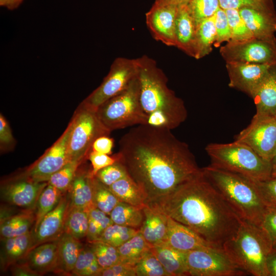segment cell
Listing matches in <instances>:
<instances>
[{
  "instance_id": "31",
  "label": "cell",
  "mask_w": 276,
  "mask_h": 276,
  "mask_svg": "<svg viewBox=\"0 0 276 276\" xmlns=\"http://www.w3.org/2000/svg\"><path fill=\"white\" fill-rule=\"evenodd\" d=\"M35 222L32 211L15 215L3 219L1 222V239L15 237L27 234Z\"/></svg>"
},
{
  "instance_id": "5",
  "label": "cell",
  "mask_w": 276,
  "mask_h": 276,
  "mask_svg": "<svg viewBox=\"0 0 276 276\" xmlns=\"http://www.w3.org/2000/svg\"><path fill=\"white\" fill-rule=\"evenodd\" d=\"M222 248L241 269L255 276H268L266 259L272 249L270 240L260 227L242 220L236 233Z\"/></svg>"
},
{
  "instance_id": "16",
  "label": "cell",
  "mask_w": 276,
  "mask_h": 276,
  "mask_svg": "<svg viewBox=\"0 0 276 276\" xmlns=\"http://www.w3.org/2000/svg\"><path fill=\"white\" fill-rule=\"evenodd\" d=\"M271 64L227 63L228 86L254 98Z\"/></svg>"
},
{
  "instance_id": "43",
  "label": "cell",
  "mask_w": 276,
  "mask_h": 276,
  "mask_svg": "<svg viewBox=\"0 0 276 276\" xmlns=\"http://www.w3.org/2000/svg\"><path fill=\"white\" fill-rule=\"evenodd\" d=\"M196 26L214 15L220 8L219 0H190L188 4Z\"/></svg>"
},
{
  "instance_id": "45",
  "label": "cell",
  "mask_w": 276,
  "mask_h": 276,
  "mask_svg": "<svg viewBox=\"0 0 276 276\" xmlns=\"http://www.w3.org/2000/svg\"><path fill=\"white\" fill-rule=\"evenodd\" d=\"M216 38L214 43L218 48L224 42H228L231 39V32L225 11L220 7L214 15Z\"/></svg>"
},
{
  "instance_id": "35",
  "label": "cell",
  "mask_w": 276,
  "mask_h": 276,
  "mask_svg": "<svg viewBox=\"0 0 276 276\" xmlns=\"http://www.w3.org/2000/svg\"><path fill=\"white\" fill-rule=\"evenodd\" d=\"M93 201L95 208L108 215L119 202L108 187L95 176L93 179Z\"/></svg>"
},
{
  "instance_id": "11",
  "label": "cell",
  "mask_w": 276,
  "mask_h": 276,
  "mask_svg": "<svg viewBox=\"0 0 276 276\" xmlns=\"http://www.w3.org/2000/svg\"><path fill=\"white\" fill-rule=\"evenodd\" d=\"M73 124L72 118L62 135L37 160L12 177L38 182H48L51 175L69 162L67 151Z\"/></svg>"
},
{
  "instance_id": "50",
  "label": "cell",
  "mask_w": 276,
  "mask_h": 276,
  "mask_svg": "<svg viewBox=\"0 0 276 276\" xmlns=\"http://www.w3.org/2000/svg\"><path fill=\"white\" fill-rule=\"evenodd\" d=\"M254 181L265 203L276 204V178Z\"/></svg>"
},
{
  "instance_id": "7",
  "label": "cell",
  "mask_w": 276,
  "mask_h": 276,
  "mask_svg": "<svg viewBox=\"0 0 276 276\" xmlns=\"http://www.w3.org/2000/svg\"><path fill=\"white\" fill-rule=\"evenodd\" d=\"M96 113L103 125L110 132L147 124V117L140 102L138 76L124 90L99 106Z\"/></svg>"
},
{
  "instance_id": "53",
  "label": "cell",
  "mask_w": 276,
  "mask_h": 276,
  "mask_svg": "<svg viewBox=\"0 0 276 276\" xmlns=\"http://www.w3.org/2000/svg\"><path fill=\"white\" fill-rule=\"evenodd\" d=\"M11 271L14 275L18 276H36L39 275L36 272L31 269L26 263L23 264H14L12 265Z\"/></svg>"
},
{
  "instance_id": "51",
  "label": "cell",
  "mask_w": 276,
  "mask_h": 276,
  "mask_svg": "<svg viewBox=\"0 0 276 276\" xmlns=\"http://www.w3.org/2000/svg\"><path fill=\"white\" fill-rule=\"evenodd\" d=\"M99 276H136L134 266L119 263L110 267L102 268Z\"/></svg>"
},
{
  "instance_id": "32",
  "label": "cell",
  "mask_w": 276,
  "mask_h": 276,
  "mask_svg": "<svg viewBox=\"0 0 276 276\" xmlns=\"http://www.w3.org/2000/svg\"><path fill=\"white\" fill-rule=\"evenodd\" d=\"M152 247L139 232L117 248L121 263L134 266L143 255Z\"/></svg>"
},
{
  "instance_id": "8",
  "label": "cell",
  "mask_w": 276,
  "mask_h": 276,
  "mask_svg": "<svg viewBox=\"0 0 276 276\" xmlns=\"http://www.w3.org/2000/svg\"><path fill=\"white\" fill-rule=\"evenodd\" d=\"M72 119L74 124L68 147V159L69 162L82 164L88 159L95 140L100 136L109 135L110 131L101 123L96 110L82 102Z\"/></svg>"
},
{
  "instance_id": "41",
  "label": "cell",
  "mask_w": 276,
  "mask_h": 276,
  "mask_svg": "<svg viewBox=\"0 0 276 276\" xmlns=\"http://www.w3.org/2000/svg\"><path fill=\"white\" fill-rule=\"evenodd\" d=\"M225 11L231 30V41H244L254 38L238 10L227 9Z\"/></svg>"
},
{
  "instance_id": "17",
  "label": "cell",
  "mask_w": 276,
  "mask_h": 276,
  "mask_svg": "<svg viewBox=\"0 0 276 276\" xmlns=\"http://www.w3.org/2000/svg\"><path fill=\"white\" fill-rule=\"evenodd\" d=\"M70 203V200L67 197L63 195L56 206L47 214L36 228L32 231V248L42 243L56 240L62 235Z\"/></svg>"
},
{
  "instance_id": "39",
  "label": "cell",
  "mask_w": 276,
  "mask_h": 276,
  "mask_svg": "<svg viewBox=\"0 0 276 276\" xmlns=\"http://www.w3.org/2000/svg\"><path fill=\"white\" fill-rule=\"evenodd\" d=\"M89 243L98 263L102 268L121 263L120 256L117 247L100 240Z\"/></svg>"
},
{
  "instance_id": "52",
  "label": "cell",
  "mask_w": 276,
  "mask_h": 276,
  "mask_svg": "<svg viewBox=\"0 0 276 276\" xmlns=\"http://www.w3.org/2000/svg\"><path fill=\"white\" fill-rule=\"evenodd\" d=\"M109 135H103L97 138L94 142L92 150L100 153L111 155L113 147L114 140Z\"/></svg>"
},
{
  "instance_id": "9",
  "label": "cell",
  "mask_w": 276,
  "mask_h": 276,
  "mask_svg": "<svg viewBox=\"0 0 276 276\" xmlns=\"http://www.w3.org/2000/svg\"><path fill=\"white\" fill-rule=\"evenodd\" d=\"M137 59L116 58L101 84L82 102L96 110L102 104L124 90L138 74Z\"/></svg>"
},
{
  "instance_id": "34",
  "label": "cell",
  "mask_w": 276,
  "mask_h": 276,
  "mask_svg": "<svg viewBox=\"0 0 276 276\" xmlns=\"http://www.w3.org/2000/svg\"><path fill=\"white\" fill-rule=\"evenodd\" d=\"M63 193L53 186L48 184L40 193L35 208V230L43 218L53 210L60 201Z\"/></svg>"
},
{
  "instance_id": "42",
  "label": "cell",
  "mask_w": 276,
  "mask_h": 276,
  "mask_svg": "<svg viewBox=\"0 0 276 276\" xmlns=\"http://www.w3.org/2000/svg\"><path fill=\"white\" fill-rule=\"evenodd\" d=\"M81 164L68 162L59 171L54 173L48 181L57 189L65 192L69 190L77 170Z\"/></svg>"
},
{
  "instance_id": "10",
  "label": "cell",
  "mask_w": 276,
  "mask_h": 276,
  "mask_svg": "<svg viewBox=\"0 0 276 276\" xmlns=\"http://www.w3.org/2000/svg\"><path fill=\"white\" fill-rule=\"evenodd\" d=\"M189 275L239 276L247 273L239 268L223 248L207 247L186 252Z\"/></svg>"
},
{
  "instance_id": "48",
  "label": "cell",
  "mask_w": 276,
  "mask_h": 276,
  "mask_svg": "<svg viewBox=\"0 0 276 276\" xmlns=\"http://www.w3.org/2000/svg\"><path fill=\"white\" fill-rule=\"evenodd\" d=\"M16 141L13 137L10 126L3 114H0V151L4 153L12 150Z\"/></svg>"
},
{
  "instance_id": "54",
  "label": "cell",
  "mask_w": 276,
  "mask_h": 276,
  "mask_svg": "<svg viewBox=\"0 0 276 276\" xmlns=\"http://www.w3.org/2000/svg\"><path fill=\"white\" fill-rule=\"evenodd\" d=\"M268 276H276V249H272L266 259Z\"/></svg>"
},
{
  "instance_id": "28",
  "label": "cell",
  "mask_w": 276,
  "mask_h": 276,
  "mask_svg": "<svg viewBox=\"0 0 276 276\" xmlns=\"http://www.w3.org/2000/svg\"><path fill=\"white\" fill-rule=\"evenodd\" d=\"M119 201L143 208L144 195L138 185L127 175L108 187Z\"/></svg>"
},
{
  "instance_id": "33",
  "label": "cell",
  "mask_w": 276,
  "mask_h": 276,
  "mask_svg": "<svg viewBox=\"0 0 276 276\" xmlns=\"http://www.w3.org/2000/svg\"><path fill=\"white\" fill-rule=\"evenodd\" d=\"M88 221L87 211L81 208L69 206L64 222V233L78 240L86 237Z\"/></svg>"
},
{
  "instance_id": "4",
  "label": "cell",
  "mask_w": 276,
  "mask_h": 276,
  "mask_svg": "<svg viewBox=\"0 0 276 276\" xmlns=\"http://www.w3.org/2000/svg\"><path fill=\"white\" fill-rule=\"evenodd\" d=\"M202 170L241 220L261 226L266 203L254 180L210 165Z\"/></svg>"
},
{
  "instance_id": "14",
  "label": "cell",
  "mask_w": 276,
  "mask_h": 276,
  "mask_svg": "<svg viewBox=\"0 0 276 276\" xmlns=\"http://www.w3.org/2000/svg\"><path fill=\"white\" fill-rule=\"evenodd\" d=\"M178 7L155 0L146 14V24L153 37L168 46L176 45L175 20Z\"/></svg>"
},
{
  "instance_id": "20",
  "label": "cell",
  "mask_w": 276,
  "mask_h": 276,
  "mask_svg": "<svg viewBox=\"0 0 276 276\" xmlns=\"http://www.w3.org/2000/svg\"><path fill=\"white\" fill-rule=\"evenodd\" d=\"M252 99L256 109L254 117H276V62L271 64Z\"/></svg>"
},
{
  "instance_id": "26",
  "label": "cell",
  "mask_w": 276,
  "mask_h": 276,
  "mask_svg": "<svg viewBox=\"0 0 276 276\" xmlns=\"http://www.w3.org/2000/svg\"><path fill=\"white\" fill-rule=\"evenodd\" d=\"M151 250L169 276L189 275L186 252L176 250L165 243L153 246Z\"/></svg>"
},
{
  "instance_id": "56",
  "label": "cell",
  "mask_w": 276,
  "mask_h": 276,
  "mask_svg": "<svg viewBox=\"0 0 276 276\" xmlns=\"http://www.w3.org/2000/svg\"><path fill=\"white\" fill-rule=\"evenodd\" d=\"M160 2L167 3H170L176 5L177 6L184 5V4H188L190 0H157Z\"/></svg>"
},
{
  "instance_id": "12",
  "label": "cell",
  "mask_w": 276,
  "mask_h": 276,
  "mask_svg": "<svg viewBox=\"0 0 276 276\" xmlns=\"http://www.w3.org/2000/svg\"><path fill=\"white\" fill-rule=\"evenodd\" d=\"M220 53L226 63L272 64L276 62V38L230 40L220 47Z\"/></svg>"
},
{
  "instance_id": "44",
  "label": "cell",
  "mask_w": 276,
  "mask_h": 276,
  "mask_svg": "<svg viewBox=\"0 0 276 276\" xmlns=\"http://www.w3.org/2000/svg\"><path fill=\"white\" fill-rule=\"evenodd\" d=\"M127 175L125 167L118 161L101 169L95 176L102 183L109 187Z\"/></svg>"
},
{
  "instance_id": "38",
  "label": "cell",
  "mask_w": 276,
  "mask_h": 276,
  "mask_svg": "<svg viewBox=\"0 0 276 276\" xmlns=\"http://www.w3.org/2000/svg\"><path fill=\"white\" fill-rule=\"evenodd\" d=\"M88 228L86 236L88 242L98 240L105 229L113 223L109 215L96 208L88 212Z\"/></svg>"
},
{
  "instance_id": "55",
  "label": "cell",
  "mask_w": 276,
  "mask_h": 276,
  "mask_svg": "<svg viewBox=\"0 0 276 276\" xmlns=\"http://www.w3.org/2000/svg\"><path fill=\"white\" fill-rule=\"evenodd\" d=\"M23 1L24 0H0V6L13 10L18 8Z\"/></svg>"
},
{
  "instance_id": "49",
  "label": "cell",
  "mask_w": 276,
  "mask_h": 276,
  "mask_svg": "<svg viewBox=\"0 0 276 276\" xmlns=\"http://www.w3.org/2000/svg\"><path fill=\"white\" fill-rule=\"evenodd\" d=\"M120 156L118 153L112 155L103 154L91 151L88 159L91 163V172L93 176L101 169L118 162Z\"/></svg>"
},
{
  "instance_id": "21",
  "label": "cell",
  "mask_w": 276,
  "mask_h": 276,
  "mask_svg": "<svg viewBox=\"0 0 276 276\" xmlns=\"http://www.w3.org/2000/svg\"><path fill=\"white\" fill-rule=\"evenodd\" d=\"M144 219L140 232L151 246L165 243L168 216L158 209L146 205L143 208Z\"/></svg>"
},
{
  "instance_id": "57",
  "label": "cell",
  "mask_w": 276,
  "mask_h": 276,
  "mask_svg": "<svg viewBox=\"0 0 276 276\" xmlns=\"http://www.w3.org/2000/svg\"><path fill=\"white\" fill-rule=\"evenodd\" d=\"M271 178H276V153L271 161Z\"/></svg>"
},
{
  "instance_id": "29",
  "label": "cell",
  "mask_w": 276,
  "mask_h": 276,
  "mask_svg": "<svg viewBox=\"0 0 276 276\" xmlns=\"http://www.w3.org/2000/svg\"><path fill=\"white\" fill-rule=\"evenodd\" d=\"M216 38V31L213 15L203 20L196 26L194 58L199 59L209 55L213 50L212 45H214Z\"/></svg>"
},
{
  "instance_id": "23",
  "label": "cell",
  "mask_w": 276,
  "mask_h": 276,
  "mask_svg": "<svg viewBox=\"0 0 276 276\" xmlns=\"http://www.w3.org/2000/svg\"><path fill=\"white\" fill-rule=\"evenodd\" d=\"M196 26L188 4L178 6L175 20L176 45L194 57Z\"/></svg>"
},
{
  "instance_id": "3",
  "label": "cell",
  "mask_w": 276,
  "mask_h": 276,
  "mask_svg": "<svg viewBox=\"0 0 276 276\" xmlns=\"http://www.w3.org/2000/svg\"><path fill=\"white\" fill-rule=\"evenodd\" d=\"M140 99L147 124L172 130L188 117L184 102L167 85V78L155 61L147 56L137 58Z\"/></svg>"
},
{
  "instance_id": "37",
  "label": "cell",
  "mask_w": 276,
  "mask_h": 276,
  "mask_svg": "<svg viewBox=\"0 0 276 276\" xmlns=\"http://www.w3.org/2000/svg\"><path fill=\"white\" fill-rule=\"evenodd\" d=\"M140 231L112 223L105 229L98 240L118 248L139 233Z\"/></svg>"
},
{
  "instance_id": "40",
  "label": "cell",
  "mask_w": 276,
  "mask_h": 276,
  "mask_svg": "<svg viewBox=\"0 0 276 276\" xmlns=\"http://www.w3.org/2000/svg\"><path fill=\"white\" fill-rule=\"evenodd\" d=\"M136 276H169L151 248L134 266Z\"/></svg>"
},
{
  "instance_id": "25",
  "label": "cell",
  "mask_w": 276,
  "mask_h": 276,
  "mask_svg": "<svg viewBox=\"0 0 276 276\" xmlns=\"http://www.w3.org/2000/svg\"><path fill=\"white\" fill-rule=\"evenodd\" d=\"M32 230L26 234L15 237L1 239V265L7 269L23 258L32 248Z\"/></svg>"
},
{
  "instance_id": "13",
  "label": "cell",
  "mask_w": 276,
  "mask_h": 276,
  "mask_svg": "<svg viewBox=\"0 0 276 276\" xmlns=\"http://www.w3.org/2000/svg\"><path fill=\"white\" fill-rule=\"evenodd\" d=\"M264 159L271 163L276 153V117H253L250 124L235 136Z\"/></svg>"
},
{
  "instance_id": "27",
  "label": "cell",
  "mask_w": 276,
  "mask_h": 276,
  "mask_svg": "<svg viewBox=\"0 0 276 276\" xmlns=\"http://www.w3.org/2000/svg\"><path fill=\"white\" fill-rule=\"evenodd\" d=\"M82 247L80 240L63 233L58 239V271L71 273Z\"/></svg>"
},
{
  "instance_id": "30",
  "label": "cell",
  "mask_w": 276,
  "mask_h": 276,
  "mask_svg": "<svg viewBox=\"0 0 276 276\" xmlns=\"http://www.w3.org/2000/svg\"><path fill=\"white\" fill-rule=\"evenodd\" d=\"M114 224L140 229L144 219L143 208L119 201L109 214Z\"/></svg>"
},
{
  "instance_id": "36",
  "label": "cell",
  "mask_w": 276,
  "mask_h": 276,
  "mask_svg": "<svg viewBox=\"0 0 276 276\" xmlns=\"http://www.w3.org/2000/svg\"><path fill=\"white\" fill-rule=\"evenodd\" d=\"M102 269L88 245L82 247L71 274L77 276H99Z\"/></svg>"
},
{
  "instance_id": "19",
  "label": "cell",
  "mask_w": 276,
  "mask_h": 276,
  "mask_svg": "<svg viewBox=\"0 0 276 276\" xmlns=\"http://www.w3.org/2000/svg\"><path fill=\"white\" fill-rule=\"evenodd\" d=\"M164 243L185 252L199 248L214 246L192 229L169 216L167 234Z\"/></svg>"
},
{
  "instance_id": "18",
  "label": "cell",
  "mask_w": 276,
  "mask_h": 276,
  "mask_svg": "<svg viewBox=\"0 0 276 276\" xmlns=\"http://www.w3.org/2000/svg\"><path fill=\"white\" fill-rule=\"evenodd\" d=\"M238 11L255 38L262 40L276 38V13L274 8H243Z\"/></svg>"
},
{
  "instance_id": "15",
  "label": "cell",
  "mask_w": 276,
  "mask_h": 276,
  "mask_svg": "<svg viewBox=\"0 0 276 276\" xmlns=\"http://www.w3.org/2000/svg\"><path fill=\"white\" fill-rule=\"evenodd\" d=\"M48 184V182L11 177L2 183L1 197L10 204L32 211L35 209L40 193Z\"/></svg>"
},
{
  "instance_id": "6",
  "label": "cell",
  "mask_w": 276,
  "mask_h": 276,
  "mask_svg": "<svg viewBox=\"0 0 276 276\" xmlns=\"http://www.w3.org/2000/svg\"><path fill=\"white\" fill-rule=\"evenodd\" d=\"M205 150L210 165L237 173L257 181L271 177V165L247 145L234 141L228 143H210Z\"/></svg>"
},
{
  "instance_id": "47",
  "label": "cell",
  "mask_w": 276,
  "mask_h": 276,
  "mask_svg": "<svg viewBox=\"0 0 276 276\" xmlns=\"http://www.w3.org/2000/svg\"><path fill=\"white\" fill-rule=\"evenodd\" d=\"M260 227L267 234L272 249H276V204L266 203Z\"/></svg>"
},
{
  "instance_id": "22",
  "label": "cell",
  "mask_w": 276,
  "mask_h": 276,
  "mask_svg": "<svg viewBox=\"0 0 276 276\" xmlns=\"http://www.w3.org/2000/svg\"><path fill=\"white\" fill-rule=\"evenodd\" d=\"M25 258V263L39 275L52 271H58V239L33 247Z\"/></svg>"
},
{
  "instance_id": "2",
  "label": "cell",
  "mask_w": 276,
  "mask_h": 276,
  "mask_svg": "<svg viewBox=\"0 0 276 276\" xmlns=\"http://www.w3.org/2000/svg\"><path fill=\"white\" fill-rule=\"evenodd\" d=\"M146 205L158 209L211 245L221 248L236 233L242 221L202 168L171 193Z\"/></svg>"
},
{
  "instance_id": "24",
  "label": "cell",
  "mask_w": 276,
  "mask_h": 276,
  "mask_svg": "<svg viewBox=\"0 0 276 276\" xmlns=\"http://www.w3.org/2000/svg\"><path fill=\"white\" fill-rule=\"evenodd\" d=\"M78 168L68 190L71 193L70 206L88 211L95 206L93 201V179L91 168Z\"/></svg>"
},
{
  "instance_id": "1",
  "label": "cell",
  "mask_w": 276,
  "mask_h": 276,
  "mask_svg": "<svg viewBox=\"0 0 276 276\" xmlns=\"http://www.w3.org/2000/svg\"><path fill=\"white\" fill-rule=\"evenodd\" d=\"M118 153L146 204L171 193L201 170L188 145L166 128L135 126L121 138Z\"/></svg>"
},
{
  "instance_id": "46",
  "label": "cell",
  "mask_w": 276,
  "mask_h": 276,
  "mask_svg": "<svg viewBox=\"0 0 276 276\" xmlns=\"http://www.w3.org/2000/svg\"><path fill=\"white\" fill-rule=\"evenodd\" d=\"M220 7L227 9L239 10L243 8L257 9L274 8L272 0H219Z\"/></svg>"
}]
</instances>
